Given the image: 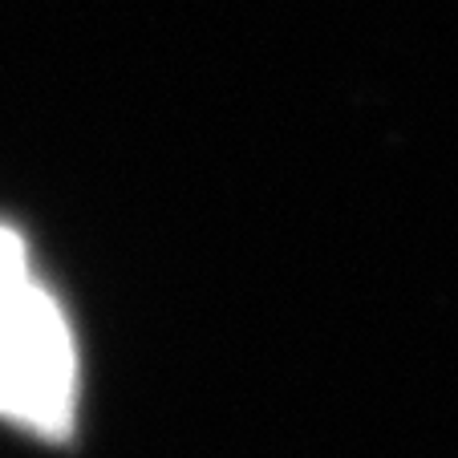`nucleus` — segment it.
<instances>
[{"mask_svg": "<svg viewBox=\"0 0 458 458\" xmlns=\"http://www.w3.org/2000/svg\"><path fill=\"white\" fill-rule=\"evenodd\" d=\"M25 248H21L17 235L0 232V296L13 293V288L25 284Z\"/></svg>", "mask_w": 458, "mask_h": 458, "instance_id": "obj_2", "label": "nucleus"}, {"mask_svg": "<svg viewBox=\"0 0 458 458\" xmlns=\"http://www.w3.org/2000/svg\"><path fill=\"white\" fill-rule=\"evenodd\" d=\"M73 353L49 296L21 284L0 296V410L61 430L70 422Z\"/></svg>", "mask_w": 458, "mask_h": 458, "instance_id": "obj_1", "label": "nucleus"}]
</instances>
